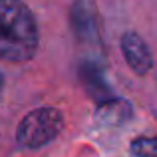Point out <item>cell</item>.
I'll return each instance as SVG.
<instances>
[{
  "instance_id": "cell-1",
  "label": "cell",
  "mask_w": 157,
  "mask_h": 157,
  "mask_svg": "<svg viewBox=\"0 0 157 157\" xmlns=\"http://www.w3.org/2000/svg\"><path fill=\"white\" fill-rule=\"evenodd\" d=\"M40 30L22 0H0V60L28 62L38 50Z\"/></svg>"
},
{
  "instance_id": "cell-2",
  "label": "cell",
  "mask_w": 157,
  "mask_h": 157,
  "mask_svg": "<svg viewBox=\"0 0 157 157\" xmlns=\"http://www.w3.org/2000/svg\"><path fill=\"white\" fill-rule=\"evenodd\" d=\"M62 129V113L56 107H38L20 121L16 137L24 147H42L50 143Z\"/></svg>"
},
{
  "instance_id": "cell-3",
  "label": "cell",
  "mask_w": 157,
  "mask_h": 157,
  "mask_svg": "<svg viewBox=\"0 0 157 157\" xmlns=\"http://www.w3.org/2000/svg\"><path fill=\"white\" fill-rule=\"evenodd\" d=\"M121 50L125 56L129 68L135 74L143 76V74L149 72L151 68V52L147 48V44L143 42V38L135 32H127L121 38Z\"/></svg>"
},
{
  "instance_id": "cell-4",
  "label": "cell",
  "mask_w": 157,
  "mask_h": 157,
  "mask_svg": "<svg viewBox=\"0 0 157 157\" xmlns=\"http://www.w3.org/2000/svg\"><path fill=\"white\" fill-rule=\"evenodd\" d=\"M131 157H157V137H137L131 143Z\"/></svg>"
},
{
  "instance_id": "cell-5",
  "label": "cell",
  "mask_w": 157,
  "mask_h": 157,
  "mask_svg": "<svg viewBox=\"0 0 157 157\" xmlns=\"http://www.w3.org/2000/svg\"><path fill=\"white\" fill-rule=\"evenodd\" d=\"M2 86H4V80H2V74H0V92H2Z\"/></svg>"
}]
</instances>
